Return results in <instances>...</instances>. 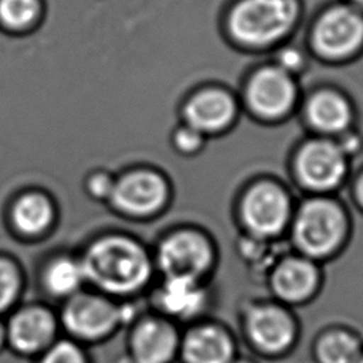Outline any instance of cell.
Segmentation results:
<instances>
[{
  "instance_id": "cell-1",
  "label": "cell",
  "mask_w": 363,
  "mask_h": 363,
  "mask_svg": "<svg viewBox=\"0 0 363 363\" xmlns=\"http://www.w3.org/2000/svg\"><path fill=\"white\" fill-rule=\"evenodd\" d=\"M81 264L86 284L118 301L146 295L157 278L152 252L125 235H109L94 242Z\"/></svg>"
},
{
  "instance_id": "cell-2",
  "label": "cell",
  "mask_w": 363,
  "mask_h": 363,
  "mask_svg": "<svg viewBox=\"0 0 363 363\" xmlns=\"http://www.w3.org/2000/svg\"><path fill=\"white\" fill-rule=\"evenodd\" d=\"M350 214L333 194H309L295 204L289 238L295 252L320 264L336 258L350 238Z\"/></svg>"
},
{
  "instance_id": "cell-3",
  "label": "cell",
  "mask_w": 363,
  "mask_h": 363,
  "mask_svg": "<svg viewBox=\"0 0 363 363\" xmlns=\"http://www.w3.org/2000/svg\"><path fill=\"white\" fill-rule=\"evenodd\" d=\"M237 322L240 342L259 360L278 362L288 357L298 347L302 335L295 309L271 296L241 302Z\"/></svg>"
},
{
  "instance_id": "cell-4",
  "label": "cell",
  "mask_w": 363,
  "mask_h": 363,
  "mask_svg": "<svg viewBox=\"0 0 363 363\" xmlns=\"http://www.w3.org/2000/svg\"><path fill=\"white\" fill-rule=\"evenodd\" d=\"M298 23L294 0H240L225 23L227 38L241 51H274Z\"/></svg>"
},
{
  "instance_id": "cell-5",
  "label": "cell",
  "mask_w": 363,
  "mask_h": 363,
  "mask_svg": "<svg viewBox=\"0 0 363 363\" xmlns=\"http://www.w3.org/2000/svg\"><path fill=\"white\" fill-rule=\"evenodd\" d=\"M140 311L133 301H118L99 292H78L62 302L58 313L61 333L88 347L118 335Z\"/></svg>"
},
{
  "instance_id": "cell-6",
  "label": "cell",
  "mask_w": 363,
  "mask_h": 363,
  "mask_svg": "<svg viewBox=\"0 0 363 363\" xmlns=\"http://www.w3.org/2000/svg\"><path fill=\"white\" fill-rule=\"evenodd\" d=\"M294 208V199L284 184L258 177L241 190L235 211L248 237L269 242L288 233Z\"/></svg>"
},
{
  "instance_id": "cell-7",
  "label": "cell",
  "mask_w": 363,
  "mask_h": 363,
  "mask_svg": "<svg viewBox=\"0 0 363 363\" xmlns=\"http://www.w3.org/2000/svg\"><path fill=\"white\" fill-rule=\"evenodd\" d=\"M157 277H180L211 281L218 264L217 245L199 227L169 230L152 252Z\"/></svg>"
},
{
  "instance_id": "cell-8",
  "label": "cell",
  "mask_w": 363,
  "mask_h": 363,
  "mask_svg": "<svg viewBox=\"0 0 363 363\" xmlns=\"http://www.w3.org/2000/svg\"><path fill=\"white\" fill-rule=\"evenodd\" d=\"M350 163L336 139L312 135L296 145L289 166L292 179L309 194H333L349 180Z\"/></svg>"
},
{
  "instance_id": "cell-9",
  "label": "cell",
  "mask_w": 363,
  "mask_h": 363,
  "mask_svg": "<svg viewBox=\"0 0 363 363\" xmlns=\"http://www.w3.org/2000/svg\"><path fill=\"white\" fill-rule=\"evenodd\" d=\"M241 109L264 123L288 119L301 105L299 79L272 61L250 71L240 92Z\"/></svg>"
},
{
  "instance_id": "cell-10",
  "label": "cell",
  "mask_w": 363,
  "mask_h": 363,
  "mask_svg": "<svg viewBox=\"0 0 363 363\" xmlns=\"http://www.w3.org/2000/svg\"><path fill=\"white\" fill-rule=\"evenodd\" d=\"M308 52L325 64H345L363 52V13L339 4L325 10L312 24Z\"/></svg>"
},
{
  "instance_id": "cell-11",
  "label": "cell",
  "mask_w": 363,
  "mask_h": 363,
  "mask_svg": "<svg viewBox=\"0 0 363 363\" xmlns=\"http://www.w3.org/2000/svg\"><path fill=\"white\" fill-rule=\"evenodd\" d=\"M147 308L179 326L211 316L216 291L211 281L180 277H157L146 294Z\"/></svg>"
},
{
  "instance_id": "cell-12",
  "label": "cell",
  "mask_w": 363,
  "mask_h": 363,
  "mask_svg": "<svg viewBox=\"0 0 363 363\" xmlns=\"http://www.w3.org/2000/svg\"><path fill=\"white\" fill-rule=\"evenodd\" d=\"M323 284L322 264L295 251L275 258L265 272L268 296L294 309L311 305Z\"/></svg>"
},
{
  "instance_id": "cell-13",
  "label": "cell",
  "mask_w": 363,
  "mask_h": 363,
  "mask_svg": "<svg viewBox=\"0 0 363 363\" xmlns=\"http://www.w3.org/2000/svg\"><path fill=\"white\" fill-rule=\"evenodd\" d=\"M182 326L146 308L126 328L128 363H176Z\"/></svg>"
},
{
  "instance_id": "cell-14",
  "label": "cell",
  "mask_w": 363,
  "mask_h": 363,
  "mask_svg": "<svg viewBox=\"0 0 363 363\" xmlns=\"http://www.w3.org/2000/svg\"><path fill=\"white\" fill-rule=\"evenodd\" d=\"M238 96L224 85L206 84L194 88L180 105V121L206 138L231 130L240 116Z\"/></svg>"
},
{
  "instance_id": "cell-15",
  "label": "cell",
  "mask_w": 363,
  "mask_h": 363,
  "mask_svg": "<svg viewBox=\"0 0 363 363\" xmlns=\"http://www.w3.org/2000/svg\"><path fill=\"white\" fill-rule=\"evenodd\" d=\"M109 200L123 214L136 218L153 217L169 207L172 184L159 170L136 169L115 179Z\"/></svg>"
},
{
  "instance_id": "cell-16",
  "label": "cell",
  "mask_w": 363,
  "mask_h": 363,
  "mask_svg": "<svg viewBox=\"0 0 363 363\" xmlns=\"http://www.w3.org/2000/svg\"><path fill=\"white\" fill-rule=\"evenodd\" d=\"M240 353L234 329L213 315L182 326L179 363H231Z\"/></svg>"
},
{
  "instance_id": "cell-17",
  "label": "cell",
  "mask_w": 363,
  "mask_h": 363,
  "mask_svg": "<svg viewBox=\"0 0 363 363\" xmlns=\"http://www.w3.org/2000/svg\"><path fill=\"white\" fill-rule=\"evenodd\" d=\"M4 325L7 350L23 359L34 360L61 337L58 313L44 305L14 308Z\"/></svg>"
},
{
  "instance_id": "cell-18",
  "label": "cell",
  "mask_w": 363,
  "mask_h": 363,
  "mask_svg": "<svg viewBox=\"0 0 363 363\" xmlns=\"http://www.w3.org/2000/svg\"><path fill=\"white\" fill-rule=\"evenodd\" d=\"M302 118L313 135L339 138L353 129L356 111L350 98L333 86H319L302 101Z\"/></svg>"
},
{
  "instance_id": "cell-19",
  "label": "cell",
  "mask_w": 363,
  "mask_h": 363,
  "mask_svg": "<svg viewBox=\"0 0 363 363\" xmlns=\"http://www.w3.org/2000/svg\"><path fill=\"white\" fill-rule=\"evenodd\" d=\"M309 353L312 363H357L363 353V335L343 322L326 323L313 335Z\"/></svg>"
},
{
  "instance_id": "cell-20",
  "label": "cell",
  "mask_w": 363,
  "mask_h": 363,
  "mask_svg": "<svg viewBox=\"0 0 363 363\" xmlns=\"http://www.w3.org/2000/svg\"><path fill=\"white\" fill-rule=\"evenodd\" d=\"M44 292L55 301L65 302L86 284L81 259L57 258L43 272L41 278Z\"/></svg>"
},
{
  "instance_id": "cell-21",
  "label": "cell",
  "mask_w": 363,
  "mask_h": 363,
  "mask_svg": "<svg viewBox=\"0 0 363 363\" xmlns=\"http://www.w3.org/2000/svg\"><path fill=\"white\" fill-rule=\"evenodd\" d=\"M13 220L16 227L24 234H38L51 224L52 207L45 197L27 194L16 203Z\"/></svg>"
},
{
  "instance_id": "cell-22",
  "label": "cell",
  "mask_w": 363,
  "mask_h": 363,
  "mask_svg": "<svg viewBox=\"0 0 363 363\" xmlns=\"http://www.w3.org/2000/svg\"><path fill=\"white\" fill-rule=\"evenodd\" d=\"M34 363H92L88 349L69 337H58Z\"/></svg>"
},
{
  "instance_id": "cell-23",
  "label": "cell",
  "mask_w": 363,
  "mask_h": 363,
  "mask_svg": "<svg viewBox=\"0 0 363 363\" xmlns=\"http://www.w3.org/2000/svg\"><path fill=\"white\" fill-rule=\"evenodd\" d=\"M37 0H0V20L13 30L27 28L38 14Z\"/></svg>"
},
{
  "instance_id": "cell-24",
  "label": "cell",
  "mask_w": 363,
  "mask_h": 363,
  "mask_svg": "<svg viewBox=\"0 0 363 363\" xmlns=\"http://www.w3.org/2000/svg\"><path fill=\"white\" fill-rule=\"evenodd\" d=\"M207 140L208 138L182 121L172 129L169 135L172 149L183 157H193L201 153Z\"/></svg>"
},
{
  "instance_id": "cell-25",
  "label": "cell",
  "mask_w": 363,
  "mask_h": 363,
  "mask_svg": "<svg viewBox=\"0 0 363 363\" xmlns=\"http://www.w3.org/2000/svg\"><path fill=\"white\" fill-rule=\"evenodd\" d=\"M21 292V278L17 268L6 259H0V318L9 315Z\"/></svg>"
},
{
  "instance_id": "cell-26",
  "label": "cell",
  "mask_w": 363,
  "mask_h": 363,
  "mask_svg": "<svg viewBox=\"0 0 363 363\" xmlns=\"http://www.w3.org/2000/svg\"><path fill=\"white\" fill-rule=\"evenodd\" d=\"M272 52L274 55L271 61L296 78H299V75H302L309 65L308 50L298 45L285 43L275 48Z\"/></svg>"
},
{
  "instance_id": "cell-27",
  "label": "cell",
  "mask_w": 363,
  "mask_h": 363,
  "mask_svg": "<svg viewBox=\"0 0 363 363\" xmlns=\"http://www.w3.org/2000/svg\"><path fill=\"white\" fill-rule=\"evenodd\" d=\"M115 184V179H112L106 173H98L89 180V190L94 196L101 199H109L112 189Z\"/></svg>"
},
{
  "instance_id": "cell-28",
  "label": "cell",
  "mask_w": 363,
  "mask_h": 363,
  "mask_svg": "<svg viewBox=\"0 0 363 363\" xmlns=\"http://www.w3.org/2000/svg\"><path fill=\"white\" fill-rule=\"evenodd\" d=\"M352 199L354 206L363 213V169L353 177Z\"/></svg>"
},
{
  "instance_id": "cell-29",
  "label": "cell",
  "mask_w": 363,
  "mask_h": 363,
  "mask_svg": "<svg viewBox=\"0 0 363 363\" xmlns=\"http://www.w3.org/2000/svg\"><path fill=\"white\" fill-rule=\"evenodd\" d=\"M7 349V337H6V325L4 319L0 318V353Z\"/></svg>"
},
{
  "instance_id": "cell-30",
  "label": "cell",
  "mask_w": 363,
  "mask_h": 363,
  "mask_svg": "<svg viewBox=\"0 0 363 363\" xmlns=\"http://www.w3.org/2000/svg\"><path fill=\"white\" fill-rule=\"evenodd\" d=\"M231 363H259V360L251 354H242L240 353Z\"/></svg>"
},
{
  "instance_id": "cell-31",
  "label": "cell",
  "mask_w": 363,
  "mask_h": 363,
  "mask_svg": "<svg viewBox=\"0 0 363 363\" xmlns=\"http://www.w3.org/2000/svg\"><path fill=\"white\" fill-rule=\"evenodd\" d=\"M354 3H356V4L363 10V0H354Z\"/></svg>"
},
{
  "instance_id": "cell-32",
  "label": "cell",
  "mask_w": 363,
  "mask_h": 363,
  "mask_svg": "<svg viewBox=\"0 0 363 363\" xmlns=\"http://www.w3.org/2000/svg\"><path fill=\"white\" fill-rule=\"evenodd\" d=\"M357 363H363V353H362V356H360V359L357 360Z\"/></svg>"
}]
</instances>
